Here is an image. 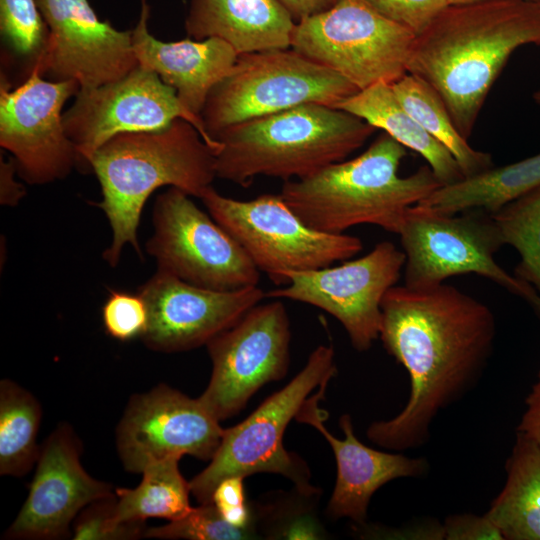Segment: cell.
<instances>
[{"label": "cell", "mask_w": 540, "mask_h": 540, "mask_svg": "<svg viewBox=\"0 0 540 540\" xmlns=\"http://www.w3.org/2000/svg\"><path fill=\"white\" fill-rule=\"evenodd\" d=\"M381 312L379 338L407 371L410 395L399 414L373 422L366 435L389 450L416 449L438 414L478 384L493 353L496 319L486 304L444 283L395 285Z\"/></svg>", "instance_id": "6da1fadb"}, {"label": "cell", "mask_w": 540, "mask_h": 540, "mask_svg": "<svg viewBox=\"0 0 540 540\" xmlns=\"http://www.w3.org/2000/svg\"><path fill=\"white\" fill-rule=\"evenodd\" d=\"M526 45H540V0L448 5L415 37L407 73L438 93L468 139L507 61Z\"/></svg>", "instance_id": "7a4b0ae2"}, {"label": "cell", "mask_w": 540, "mask_h": 540, "mask_svg": "<svg viewBox=\"0 0 540 540\" xmlns=\"http://www.w3.org/2000/svg\"><path fill=\"white\" fill-rule=\"evenodd\" d=\"M90 169L101 188L97 206L112 230L111 243L102 254L112 267L126 245L142 257L137 231L145 203L155 190L169 186L200 199L217 178L214 150L182 118L162 129L113 137L95 152Z\"/></svg>", "instance_id": "3957f363"}, {"label": "cell", "mask_w": 540, "mask_h": 540, "mask_svg": "<svg viewBox=\"0 0 540 540\" xmlns=\"http://www.w3.org/2000/svg\"><path fill=\"white\" fill-rule=\"evenodd\" d=\"M406 154L404 146L383 132L357 157L284 182L280 195L314 230L342 234L371 224L397 234L408 208L442 185L428 165L401 177L398 170Z\"/></svg>", "instance_id": "277c9868"}, {"label": "cell", "mask_w": 540, "mask_h": 540, "mask_svg": "<svg viewBox=\"0 0 540 540\" xmlns=\"http://www.w3.org/2000/svg\"><path fill=\"white\" fill-rule=\"evenodd\" d=\"M376 128L342 109L303 104L233 125L216 137V175L247 187L258 176L286 181L345 160Z\"/></svg>", "instance_id": "5b68a950"}, {"label": "cell", "mask_w": 540, "mask_h": 540, "mask_svg": "<svg viewBox=\"0 0 540 540\" xmlns=\"http://www.w3.org/2000/svg\"><path fill=\"white\" fill-rule=\"evenodd\" d=\"M336 373L334 348L319 345L285 387L265 399L245 420L224 429L209 465L189 481L197 501L210 502L215 488L226 478L256 473L281 474L295 484L297 491L316 494L307 465L285 449L283 436L311 392L329 383Z\"/></svg>", "instance_id": "8992f818"}, {"label": "cell", "mask_w": 540, "mask_h": 540, "mask_svg": "<svg viewBox=\"0 0 540 540\" xmlns=\"http://www.w3.org/2000/svg\"><path fill=\"white\" fill-rule=\"evenodd\" d=\"M358 91L335 71L292 48L243 53L212 89L201 118L215 141L233 125L303 104L336 107Z\"/></svg>", "instance_id": "52a82bcc"}, {"label": "cell", "mask_w": 540, "mask_h": 540, "mask_svg": "<svg viewBox=\"0 0 540 540\" xmlns=\"http://www.w3.org/2000/svg\"><path fill=\"white\" fill-rule=\"evenodd\" d=\"M405 254L404 284L423 289L473 273L522 298L540 315V295L495 260L504 242L493 215L482 209L445 214L414 205L397 233Z\"/></svg>", "instance_id": "ba28073f"}, {"label": "cell", "mask_w": 540, "mask_h": 540, "mask_svg": "<svg viewBox=\"0 0 540 540\" xmlns=\"http://www.w3.org/2000/svg\"><path fill=\"white\" fill-rule=\"evenodd\" d=\"M200 199L257 269L278 287L287 285L289 272L328 267L363 250L356 236L320 232L307 226L280 194L242 201L226 197L211 186Z\"/></svg>", "instance_id": "9c48e42d"}, {"label": "cell", "mask_w": 540, "mask_h": 540, "mask_svg": "<svg viewBox=\"0 0 540 540\" xmlns=\"http://www.w3.org/2000/svg\"><path fill=\"white\" fill-rule=\"evenodd\" d=\"M415 37L367 0H337L296 22L291 48L363 90L392 84L407 73Z\"/></svg>", "instance_id": "30bf717a"}, {"label": "cell", "mask_w": 540, "mask_h": 540, "mask_svg": "<svg viewBox=\"0 0 540 540\" xmlns=\"http://www.w3.org/2000/svg\"><path fill=\"white\" fill-rule=\"evenodd\" d=\"M145 244L157 270L214 290L256 286L260 271L234 238L190 195L169 187L158 195Z\"/></svg>", "instance_id": "8fae6325"}, {"label": "cell", "mask_w": 540, "mask_h": 540, "mask_svg": "<svg viewBox=\"0 0 540 540\" xmlns=\"http://www.w3.org/2000/svg\"><path fill=\"white\" fill-rule=\"evenodd\" d=\"M74 97L63 113V125L84 167L90 168L95 152L113 137L162 129L178 118L193 124L214 152L219 147L202 119L181 105L175 90L140 65L118 80L80 88Z\"/></svg>", "instance_id": "7c38bea8"}, {"label": "cell", "mask_w": 540, "mask_h": 540, "mask_svg": "<svg viewBox=\"0 0 540 540\" xmlns=\"http://www.w3.org/2000/svg\"><path fill=\"white\" fill-rule=\"evenodd\" d=\"M290 339L281 301L250 308L207 343L212 372L200 400L220 421L239 413L258 389L286 375Z\"/></svg>", "instance_id": "4fadbf2b"}, {"label": "cell", "mask_w": 540, "mask_h": 540, "mask_svg": "<svg viewBox=\"0 0 540 540\" xmlns=\"http://www.w3.org/2000/svg\"><path fill=\"white\" fill-rule=\"evenodd\" d=\"M80 86L72 80L43 78L36 67L13 87L1 71L0 145L16 162L28 184L43 185L66 178L79 165L76 149L63 125V107Z\"/></svg>", "instance_id": "5bb4252c"}, {"label": "cell", "mask_w": 540, "mask_h": 540, "mask_svg": "<svg viewBox=\"0 0 540 540\" xmlns=\"http://www.w3.org/2000/svg\"><path fill=\"white\" fill-rule=\"evenodd\" d=\"M404 264V252L383 241L366 255L338 266L289 272L287 285L265 293V297L322 309L342 324L353 348L364 352L379 338L382 300L398 282Z\"/></svg>", "instance_id": "9a60e30c"}, {"label": "cell", "mask_w": 540, "mask_h": 540, "mask_svg": "<svg viewBox=\"0 0 540 540\" xmlns=\"http://www.w3.org/2000/svg\"><path fill=\"white\" fill-rule=\"evenodd\" d=\"M223 432L200 398L162 384L131 398L116 429V446L124 468L141 473L168 458L210 460Z\"/></svg>", "instance_id": "2e32d148"}, {"label": "cell", "mask_w": 540, "mask_h": 540, "mask_svg": "<svg viewBox=\"0 0 540 540\" xmlns=\"http://www.w3.org/2000/svg\"><path fill=\"white\" fill-rule=\"evenodd\" d=\"M36 1L49 30L46 49L34 66L42 75L91 88L118 80L139 65L131 30L101 20L88 0Z\"/></svg>", "instance_id": "e0dca14e"}, {"label": "cell", "mask_w": 540, "mask_h": 540, "mask_svg": "<svg viewBox=\"0 0 540 540\" xmlns=\"http://www.w3.org/2000/svg\"><path fill=\"white\" fill-rule=\"evenodd\" d=\"M148 308L141 339L152 350L174 353L207 343L265 298L256 286L214 290L156 272L139 287Z\"/></svg>", "instance_id": "ac0fdd59"}, {"label": "cell", "mask_w": 540, "mask_h": 540, "mask_svg": "<svg viewBox=\"0 0 540 540\" xmlns=\"http://www.w3.org/2000/svg\"><path fill=\"white\" fill-rule=\"evenodd\" d=\"M81 445L68 425L54 430L40 448L28 496L8 528L11 539H60L89 504L114 496L80 462Z\"/></svg>", "instance_id": "d6986e66"}, {"label": "cell", "mask_w": 540, "mask_h": 540, "mask_svg": "<svg viewBox=\"0 0 540 540\" xmlns=\"http://www.w3.org/2000/svg\"><path fill=\"white\" fill-rule=\"evenodd\" d=\"M328 383L322 384L302 405L295 419L314 427L330 444L337 464L336 483L327 505V515L334 520L349 518L357 525L366 524L373 494L386 483L403 477H422L429 471L423 458L387 453L360 442L353 430L351 416L340 417L344 439L332 435L324 426L328 414L320 409Z\"/></svg>", "instance_id": "ffe728a7"}, {"label": "cell", "mask_w": 540, "mask_h": 540, "mask_svg": "<svg viewBox=\"0 0 540 540\" xmlns=\"http://www.w3.org/2000/svg\"><path fill=\"white\" fill-rule=\"evenodd\" d=\"M149 17L150 5L141 0L139 19L131 29L138 64L156 73L175 90L181 105L201 118L212 89L230 73L239 54L229 43L215 37L161 41L150 33Z\"/></svg>", "instance_id": "44dd1931"}, {"label": "cell", "mask_w": 540, "mask_h": 540, "mask_svg": "<svg viewBox=\"0 0 540 540\" xmlns=\"http://www.w3.org/2000/svg\"><path fill=\"white\" fill-rule=\"evenodd\" d=\"M296 22L278 0H189V38H219L238 54L291 47Z\"/></svg>", "instance_id": "7402d4cb"}, {"label": "cell", "mask_w": 540, "mask_h": 540, "mask_svg": "<svg viewBox=\"0 0 540 540\" xmlns=\"http://www.w3.org/2000/svg\"><path fill=\"white\" fill-rule=\"evenodd\" d=\"M336 108L381 129L405 148L421 155L442 185L464 178L451 152L432 137L401 105L391 84L378 83L359 90Z\"/></svg>", "instance_id": "603a6c76"}, {"label": "cell", "mask_w": 540, "mask_h": 540, "mask_svg": "<svg viewBox=\"0 0 540 540\" xmlns=\"http://www.w3.org/2000/svg\"><path fill=\"white\" fill-rule=\"evenodd\" d=\"M506 482L485 515L503 540H540V443L516 431Z\"/></svg>", "instance_id": "cb8c5ba5"}, {"label": "cell", "mask_w": 540, "mask_h": 540, "mask_svg": "<svg viewBox=\"0 0 540 540\" xmlns=\"http://www.w3.org/2000/svg\"><path fill=\"white\" fill-rule=\"evenodd\" d=\"M539 185L540 153L441 185L418 205L445 214L470 209L493 214Z\"/></svg>", "instance_id": "d4e9b609"}, {"label": "cell", "mask_w": 540, "mask_h": 540, "mask_svg": "<svg viewBox=\"0 0 540 540\" xmlns=\"http://www.w3.org/2000/svg\"><path fill=\"white\" fill-rule=\"evenodd\" d=\"M179 460L168 458L152 463L141 472L142 481L137 487L116 488V522H144L147 518L174 521L185 516L192 509L191 490L180 472Z\"/></svg>", "instance_id": "484cf974"}, {"label": "cell", "mask_w": 540, "mask_h": 540, "mask_svg": "<svg viewBox=\"0 0 540 540\" xmlns=\"http://www.w3.org/2000/svg\"><path fill=\"white\" fill-rule=\"evenodd\" d=\"M404 109L458 162L464 177L493 167L489 153L474 149L457 130L443 100L423 79L406 73L391 84Z\"/></svg>", "instance_id": "4316f807"}, {"label": "cell", "mask_w": 540, "mask_h": 540, "mask_svg": "<svg viewBox=\"0 0 540 540\" xmlns=\"http://www.w3.org/2000/svg\"><path fill=\"white\" fill-rule=\"evenodd\" d=\"M42 410L36 398L17 383L0 382V474L23 476L37 463V434Z\"/></svg>", "instance_id": "83f0119b"}, {"label": "cell", "mask_w": 540, "mask_h": 540, "mask_svg": "<svg viewBox=\"0 0 540 540\" xmlns=\"http://www.w3.org/2000/svg\"><path fill=\"white\" fill-rule=\"evenodd\" d=\"M492 215L504 245L520 256L514 276L540 295V185Z\"/></svg>", "instance_id": "f1b7e54d"}, {"label": "cell", "mask_w": 540, "mask_h": 540, "mask_svg": "<svg viewBox=\"0 0 540 540\" xmlns=\"http://www.w3.org/2000/svg\"><path fill=\"white\" fill-rule=\"evenodd\" d=\"M0 32L11 51L29 62L30 70L42 57L49 38L36 0H0Z\"/></svg>", "instance_id": "f546056e"}, {"label": "cell", "mask_w": 540, "mask_h": 540, "mask_svg": "<svg viewBox=\"0 0 540 540\" xmlns=\"http://www.w3.org/2000/svg\"><path fill=\"white\" fill-rule=\"evenodd\" d=\"M257 536V526L240 528L231 525L212 501L192 507L185 516L164 526L148 528L144 535L147 538L189 540H242Z\"/></svg>", "instance_id": "4dcf8cb0"}, {"label": "cell", "mask_w": 540, "mask_h": 540, "mask_svg": "<svg viewBox=\"0 0 540 540\" xmlns=\"http://www.w3.org/2000/svg\"><path fill=\"white\" fill-rule=\"evenodd\" d=\"M116 496L89 504L73 522L75 540H133L145 535L144 522L118 523L114 518Z\"/></svg>", "instance_id": "1f68e13d"}, {"label": "cell", "mask_w": 540, "mask_h": 540, "mask_svg": "<svg viewBox=\"0 0 540 540\" xmlns=\"http://www.w3.org/2000/svg\"><path fill=\"white\" fill-rule=\"evenodd\" d=\"M106 333L114 339L128 341L142 337L148 324V308L137 293L113 290L102 307Z\"/></svg>", "instance_id": "d6a6232c"}, {"label": "cell", "mask_w": 540, "mask_h": 540, "mask_svg": "<svg viewBox=\"0 0 540 540\" xmlns=\"http://www.w3.org/2000/svg\"><path fill=\"white\" fill-rule=\"evenodd\" d=\"M376 10L416 36L449 4L447 0H367Z\"/></svg>", "instance_id": "836d02e7"}, {"label": "cell", "mask_w": 540, "mask_h": 540, "mask_svg": "<svg viewBox=\"0 0 540 540\" xmlns=\"http://www.w3.org/2000/svg\"><path fill=\"white\" fill-rule=\"evenodd\" d=\"M243 477H229L215 488L211 501L220 515L233 526L246 528L256 526V513L245 500Z\"/></svg>", "instance_id": "e575fe53"}, {"label": "cell", "mask_w": 540, "mask_h": 540, "mask_svg": "<svg viewBox=\"0 0 540 540\" xmlns=\"http://www.w3.org/2000/svg\"><path fill=\"white\" fill-rule=\"evenodd\" d=\"M443 539L446 540H503L494 523L484 514H454L442 524Z\"/></svg>", "instance_id": "d590c367"}, {"label": "cell", "mask_w": 540, "mask_h": 540, "mask_svg": "<svg viewBox=\"0 0 540 540\" xmlns=\"http://www.w3.org/2000/svg\"><path fill=\"white\" fill-rule=\"evenodd\" d=\"M17 172L16 162L0 159V202L1 205L14 207L25 196L26 191L22 183L15 179Z\"/></svg>", "instance_id": "8d00e7d4"}, {"label": "cell", "mask_w": 540, "mask_h": 540, "mask_svg": "<svg viewBox=\"0 0 540 540\" xmlns=\"http://www.w3.org/2000/svg\"><path fill=\"white\" fill-rule=\"evenodd\" d=\"M525 411L516 431L522 432L540 443V370L525 399Z\"/></svg>", "instance_id": "74e56055"}, {"label": "cell", "mask_w": 540, "mask_h": 540, "mask_svg": "<svg viewBox=\"0 0 540 540\" xmlns=\"http://www.w3.org/2000/svg\"><path fill=\"white\" fill-rule=\"evenodd\" d=\"M295 22L332 7L337 0H278Z\"/></svg>", "instance_id": "f35d334b"}, {"label": "cell", "mask_w": 540, "mask_h": 540, "mask_svg": "<svg viewBox=\"0 0 540 540\" xmlns=\"http://www.w3.org/2000/svg\"><path fill=\"white\" fill-rule=\"evenodd\" d=\"M449 5H463V4H471V3H477L487 0H447Z\"/></svg>", "instance_id": "ab89813d"}, {"label": "cell", "mask_w": 540, "mask_h": 540, "mask_svg": "<svg viewBox=\"0 0 540 540\" xmlns=\"http://www.w3.org/2000/svg\"><path fill=\"white\" fill-rule=\"evenodd\" d=\"M533 101L540 107V87L534 91Z\"/></svg>", "instance_id": "60d3db41"}]
</instances>
